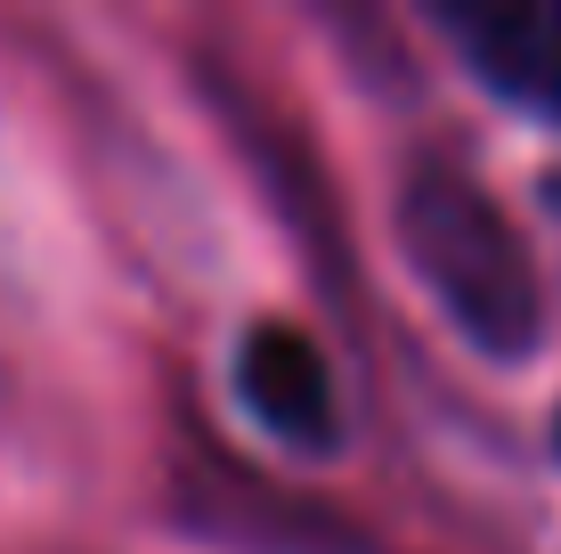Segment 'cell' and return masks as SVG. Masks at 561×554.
Listing matches in <instances>:
<instances>
[{"label": "cell", "mask_w": 561, "mask_h": 554, "mask_svg": "<svg viewBox=\"0 0 561 554\" xmlns=\"http://www.w3.org/2000/svg\"><path fill=\"white\" fill-rule=\"evenodd\" d=\"M399 245L456 335L489 359H529L546 342V285H537L529 237L505 204L448 156H423L399 188Z\"/></svg>", "instance_id": "1"}, {"label": "cell", "mask_w": 561, "mask_h": 554, "mask_svg": "<svg viewBox=\"0 0 561 554\" xmlns=\"http://www.w3.org/2000/svg\"><path fill=\"white\" fill-rule=\"evenodd\" d=\"M439 25L496 99L561 123V0H448Z\"/></svg>", "instance_id": "2"}, {"label": "cell", "mask_w": 561, "mask_h": 554, "mask_svg": "<svg viewBox=\"0 0 561 554\" xmlns=\"http://www.w3.org/2000/svg\"><path fill=\"white\" fill-rule=\"evenodd\" d=\"M237 392H244V408H253V425L268 432V441H285V449H301V456H325V449L342 441L334 368H325V351L301 327H285V318H261V327L244 335Z\"/></svg>", "instance_id": "3"}, {"label": "cell", "mask_w": 561, "mask_h": 554, "mask_svg": "<svg viewBox=\"0 0 561 554\" xmlns=\"http://www.w3.org/2000/svg\"><path fill=\"white\" fill-rule=\"evenodd\" d=\"M546 196H553V204H561V171H553V180H546Z\"/></svg>", "instance_id": "4"}, {"label": "cell", "mask_w": 561, "mask_h": 554, "mask_svg": "<svg viewBox=\"0 0 561 554\" xmlns=\"http://www.w3.org/2000/svg\"><path fill=\"white\" fill-rule=\"evenodd\" d=\"M553 449H561V416H553Z\"/></svg>", "instance_id": "5"}]
</instances>
